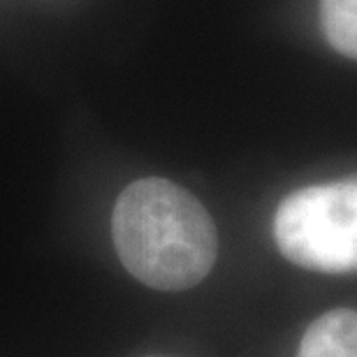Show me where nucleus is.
Returning <instances> with one entry per match:
<instances>
[{"mask_svg": "<svg viewBox=\"0 0 357 357\" xmlns=\"http://www.w3.org/2000/svg\"><path fill=\"white\" fill-rule=\"evenodd\" d=\"M274 239L297 267L357 271V176L290 192L276 209Z\"/></svg>", "mask_w": 357, "mask_h": 357, "instance_id": "obj_2", "label": "nucleus"}, {"mask_svg": "<svg viewBox=\"0 0 357 357\" xmlns=\"http://www.w3.org/2000/svg\"><path fill=\"white\" fill-rule=\"evenodd\" d=\"M297 357H357V311L334 309L313 320Z\"/></svg>", "mask_w": 357, "mask_h": 357, "instance_id": "obj_3", "label": "nucleus"}, {"mask_svg": "<svg viewBox=\"0 0 357 357\" xmlns=\"http://www.w3.org/2000/svg\"><path fill=\"white\" fill-rule=\"evenodd\" d=\"M320 21L327 42L357 61V0H320Z\"/></svg>", "mask_w": 357, "mask_h": 357, "instance_id": "obj_4", "label": "nucleus"}, {"mask_svg": "<svg viewBox=\"0 0 357 357\" xmlns=\"http://www.w3.org/2000/svg\"><path fill=\"white\" fill-rule=\"evenodd\" d=\"M112 237L123 267L149 288L188 290L218 255L216 225L202 202L167 178H139L121 192Z\"/></svg>", "mask_w": 357, "mask_h": 357, "instance_id": "obj_1", "label": "nucleus"}]
</instances>
